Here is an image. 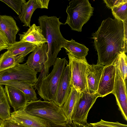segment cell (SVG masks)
I'll return each instance as SVG.
<instances>
[{
	"label": "cell",
	"mask_w": 127,
	"mask_h": 127,
	"mask_svg": "<svg viewBox=\"0 0 127 127\" xmlns=\"http://www.w3.org/2000/svg\"><path fill=\"white\" fill-rule=\"evenodd\" d=\"M68 61L65 58H57L51 72L41 81L38 88L37 93L45 100L53 101L60 80Z\"/></svg>",
	"instance_id": "obj_5"
},
{
	"label": "cell",
	"mask_w": 127,
	"mask_h": 127,
	"mask_svg": "<svg viewBox=\"0 0 127 127\" xmlns=\"http://www.w3.org/2000/svg\"><path fill=\"white\" fill-rule=\"evenodd\" d=\"M10 118L26 127H47L44 120L27 113L23 109L10 113Z\"/></svg>",
	"instance_id": "obj_13"
},
{
	"label": "cell",
	"mask_w": 127,
	"mask_h": 127,
	"mask_svg": "<svg viewBox=\"0 0 127 127\" xmlns=\"http://www.w3.org/2000/svg\"><path fill=\"white\" fill-rule=\"evenodd\" d=\"M3 124L4 127H26L13 121L10 118L4 120Z\"/></svg>",
	"instance_id": "obj_31"
},
{
	"label": "cell",
	"mask_w": 127,
	"mask_h": 127,
	"mask_svg": "<svg viewBox=\"0 0 127 127\" xmlns=\"http://www.w3.org/2000/svg\"><path fill=\"white\" fill-rule=\"evenodd\" d=\"M107 6L111 9L113 7L118 6L127 2V0H103Z\"/></svg>",
	"instance_id": "obj_30"
},
{
	"label": "cell",
	"mask_w": 127,
	"mask_h": 127,
	"mask_svg": "<svg viewBox=\"0 0 127 127\" xmlns=\"http://www.w3.org/2000/svg\"><path fill=\"white\" fill-rule=\"evenodd\" d=\"M5 85L4 89L8 102L14 111L24 108L28 102L24 93L14 87Z\"/></svg>",
	"instance_id": "obj_15"
},
{
	"label": "cell",
	"mask_w": 127,
	"mask_h": 127,
	"mask_svg": "<svg viewBox=\"0 0 127 127\" xmlns=\"http://www.w3.org/2000/svg\"><path fill=\"white\" fill-rule=\"evenodd\" d=\"M47 127H78L77 125L72 122H68L66 123L63 124H58L47 122Z\"/></svg>",
	"instance_id": "obj_32"
},
{
	"label": "cell",
	"mask_w": 127,
	"mask_h": 127,
	"mask_svg": "<svg viewBox=\"0 0 127 127\" xmlns=\"http://www.w3.org/2000/svg\"><path fill=\"white\" fill-rule=\"evenodd\" d=\"M0 27L6 35L10 44L16 42V35L20 29L13 17L0 15Z\"/></svg>",
	"instance_id": "obj_17"
},
{
	"label": "cell",
	"mask_w": 127,
	"mask_h": 127,
	"mask_svg": "<svg viewBox=\"0 0 127 127\" xmlns=\"http://www.w3.org/2000/svg\"><path fill=\"white\" fill-rule=\"evenodd\" d=\"M92 127H127V125L118 122H116L106 121L101 119L98 122L89 123Z\"/></svg>",
	"instance_id": "obj_28"
},
{
	"label": "cell",
	"mask_w": 127,
	"mask_h": 127,
	"mask_svg": "<svg viewBox=\"0 0 127 127\" xmlns=\"http://www.w3.org/2000/svg\"><path fill=\"white\" fill-rule=\"evenodd\" d=\"M100 97L97 93H82L75 111L71 118L72 122L76 124H87L88 114L97 98Z\"/></svg>",
	"instance_id": "obj_8"
},
{
	"label": "cell",
	"mask_w": 127,
	"mask_h": 127,
	"mask_svg": "<svg viewBox=\"0 0 127 127\" xmlns=\"http://www.w3.org/2000/svg\"><path fill=\"white\" fill-rule=\"evenodd\" d=\"M69 59L71 71V84L79 93H89L86 75L88 63L86 58L79 59L69 53L67 54Z\"/></svg>",
	"instance_id": "obj_6"
},
{
	"label": "cell",
	"mask_w": 127,
	"mask_h": 127,
	"mask_svg": "<svg viewBox=\"0 0 127 127\" xmlns=\"http://www.w3.org/2000/svg\"><path fill=\"white\" fill-rule=\"evenodd\" d=\"M3 120L1 119L0 118V127L1 126V125L3 123Z\"/></svg>",
	"instance_id": "obj_34"
},
{
	"label": "cell",
	"mask_w": 127,
	"mask_h": 127,
	"mask_svg": "<svg viewBox=\"0 0 127 127\" xmlns=\"http://www.w3.org/2000/svg\"><path fill=\"white\" fill-rule=\"evenodd\" d=\"M71 71L70 66L67 64L61 76L53 102L59 107H62L71 92Z\"/></svg>",
	"instance_id": "obj_10"
},
{
	"label": "cell",
	"mask_w": 127,
	"mask_h": 127,
	"mask_svg": "<svg viewBox=\"0 0 127 127\" xmlns=\"http://www.w3.org/2000/svg\"><path fill=\"white\" fill-rule=\"evenodd\" d=\"M48 50L47 43L37 46L26 61V63L29 67L37 72H41L47 60Z\"/></svg>",
	"instance_id": "obj_12"
},
{
	"label": "cell",
	"mask_w": 127,
	"mask_h": 127,
	"mask_svg": "<svg viewBox=\"0 0 127 127\" xmlns=\"http://www.w3.org/2000/svg\"><path fill=\"white\" fill-rule=\"evenodd\" d=\"M36 46L35 45L29 42L19 41L11 44L7 49L12 56L25 58L32 52Z\"/></svg>",
	"instance_id": "obj_20"
},
{
	"label": "cell",
	"mask_w": 127,
	"mask_h": 127,
	"mask_svg": "<svg viewBox=\"0 0 127 127\" xmlns=\"http://www.w3.org/2000/svg\"><path fill=\"white\" fill-rule=\"evenodd\" d=\"M104 66L101 64H87L86 75L90 93H97L99 82Z\"/></svg>",
	"instance_id": "obj_14"
},
{
	"label": "cell",
	"mask_w": 127,
	"mask_h": 127,
	"mask_svg": "<svg viewBox=\"0 0 127 127\" xmlns=\"http://www.w3.org/2000/svg\"><path fill=\"white\" fill-rule=\"evenodd\" d=\"M66 52L79 59L86 58L88 54V49L84 45L76 42L73 39L70 40H66L63 48Z\"/></svg>",
	"instance_id": "obj_22"
},
{
	"label": "cell",
	"mask_w": 127,
	"mask_h": 127,
	"mask_svg": "<svg viewBox=\"0 0 127 127\" xmlns=\"http://www.w3.org/2000/svg\"><path fill=\"white\" fill-rule=\"evenodd\" d=\"M59 19L56 16H48L46 15L40 16L38 19L39 26L48 45L47 60L38 78L40 81L49 74L50 67L53 65L58 53L63 48L66 40L60 30L61 25L64 24L61 22Z\"/></svg>",
	"instance_id": "obj_2"
},
{
	"label": "cell",
	"mask_w": 127,
	"mask_h": 127,
	"mask_svg": "<svg viewBox=\"0 0 127 127\" xmlns=\"http://www.w3.org/2000/svg\"><path fill=\"white\" fill-rule=\"evenodd\" d=\"M38 8H43L41 0H29L23 5L18 18L24 24L23 26H31V19L35 10Z\"/></svg>",
	"instance_id": "obj_18"
},
{
	"label": "cell",
	"mask_w": 127,
	"mask_h": 127,
	"mask_svg": "<svg viewBox=\"0 0 127 127\" xmlns=\"http://www.w3.org/2000/svg\"><path fill=\"white\" fill-rule=\"evenodd\" d=\"M116 73L114 63L104 66L99 82L97 93L103 97L112 93L113 90Z\"/></svg>",
	"instance_id": "obj_11"
},
{
	"label": "cell",
	"mask_w": 127,
	"mask_h": 127,
	"mask_svg": "<svg viewBox=\"0 0 127 127\" xmlns=\"http://www.w3.org/2000/svg\"><path fill=\"white\" fill-rule=\"evenodd\" d=\"M0 85H8L20 90L25 95L28 102L38 100L36 94L33 87L23 81H12L4 83Z\"/></svg>",
	"instance_id": "obj_21"
},
{
	"label": "cell",
	"mask_w": 127,
	"mask_h": 127,
	"mask_svg": "<svg viewBox=\"0 0 127 127\" xmlns=\"http://www.w3.org/2000/svg\"><path fill=\"white\" fill-rule=\"evenodd\" d=\"M13 9L18 15L20 13L25 0H0Z\"/></svg>",
	"instance_id": "obj_27"
},
{
	"label": "cell",
	"mask_w": 127,
	"mask_h": 127,
	"mask_svg": "<svg viewBox=\"0 0 127 127\" xmlns=\"http://www.w3.org/2000/svg\"><path fill=\"white\" fill-rule=\"evenodd\" d=\"M82 93L78 92L73 86L70 94L62 108L68 122L71 123L72 116L74 113Z\"/></svg>",
	"instance_id": "obj_19"
},
{
	"label": "cell",
	"mask_w": 127,
	"mask_h": 127,
	"mask_svg": "<svg viewBox=\"0 0 127 127\" xmlns=\"http://www.w3.org/2000/svg\"><path fill=\"white\" fill-rule=\"evenodd\" d=\"M94 10L88 0H72L66 8L67 17L64 24H68L72 30L81 32L83 26L93 15Z\"/></svg>",
	"instance_id": "obj_4"
},
{
	"label": "cell",
	"mask_w": 127,
	"mask_h": 127,
	"mask_svg": "<svg viewBox=\"0 0 127 127\" xmlns=\"http://www.w3.org/2000/svg\"><path fill=\"white\" fill-rule=\"evenodd\" d=\"M37 73L29 68L26 63L18 64L0 72V85L9 81L19 80L33 87L37 79Z\"/></svg>",
	"instance_id": "obj_7"
},
{
	"label": "cell",
	"mask_w": 127,
	"mask_h": 127,
	"mask_svg": "<svg viewBox=\"0 0 127 127\" xmlns=\"http://www.w3.org/2000/svg\"><path fill=\"white\" fill-rule=\"evenodd\" d=\"M78 127H92L89 124V123H87V124L84 125L81 124H76Z\"/></svg>",
	"instance_id": "obj_33"
},
{
	"label": "cell",
	"mask_w": 127,
	"mask_h": 127,
	"mask_svg": "<svg viewBox=\"0 0 127 127\" xmlns=\"http://www.w3.org/2000/svg\"><path fill=\"white\" fill-rule=\"evenodd\" d=\"M0 127H4V126L3 124V123L0 126Z\"/></svg>",
	"instance_id": "obj_35"
},
{
	"label": "cell",
	"mask_w": 127,
	"mask_h": 127,
	"mask_svg": "<svg viewBox=\"0 0 127 127\" xmlns=\"http://www.w3.org/2000/svg\"><path fill=\"white\" fill-rule=\"evenodd\" d=\"M10 107L4 88L0 85V118L3 120L9 119Z\"/></svg>",
	"instance_id": "obj_24"
},
{
	"label": "cell",
	"mask_w": 127,
	"mask_h": 127,
	"mask_svg": "<svg viewBox=\"0 0 127 127\" xmlns=\"http://www.w3.org/2000/svg\"><path fill=\"white\" fill-rule=\"evenodd\" d=\"M117 61L121 74L124 81L126 83L127 73V57L124 52L119 55Z\"/></svg>",
	"instance_id": "obj_26"
},
{
	"label": "cell",
	"mask_w": 127,
	"mask_h": 127,
	"mask_svg": "<svg viewBox=\"0 0 127 127\" xmlns=\"http://www.w3.org/2000/svg\"><path fill=\"white\" fill-rule=\"evenodd\" d=\"M117 59L114 63L116 68V73L113 90L112 93L115 96L119 109L124 119L127 121V96L126 83L122 77Z\"/></svg>",
	"instance_id": "obj_9"
},
{
	"label": "cell",
	"mask_w": 127,
	"mask_h": 127,
	"mask_svg": "<svg viewBox=\"0 0 127 127\" xmlns=\"http://www.w3.org/2000/svg\"><path fill=\"white\" fill-rule=\"evenodd\" d=\"M98 55L97 64H112L120 54L127 52V22L109 17L92 34Z\"/></svg>",
	"instance_id": "obj_1"
},
{
	"label": "cell",
	"mask_w": 127,
	"mask_h": 127,
	"mask_svg": "<svg viewBox=\"0 0 127 127\" xmlns=\"http://www.w3.org/2000/svg\"><path fill=\"white\" fill-rule=\"evenodd\" d=\"M114 17L123 22H127V2L111 9Z\"/></svg>",
	"instance_id": "obj_25"
},
{
	"label": "cell",
	"mask_w": 127,
	"mask_h": 127,
	"mask_svg": "<svg viewBox=\"0 0 127 127\" xmlns=\"http://www.w3.org/2000/svg\"><path fill=\"white\" fill-rule=\"evenodd\" d=\"M23 109L27 113L41 119L47 123L63 124L68 122L62 108L53 101H42L39 99L28 102Z\"/></svg>",
	"instance_id": "obj_3"
},
{
	"label": "cell",
	"mask_w": 127,
	"mask_h": 127,
	"mask_svg": "<svg viewBox=\"0 0 127 127\" xmlns=\"http://www.w3.org/2000/svg\"><path fill=\"white\" fill-rule=\"evenodd\" d=\"M10 45L6 35L0 27V52L7 49Z\"/></svg>",
	"instance_id": "obj_29"
},
{
	"label": "cell",
	"mask_w": 127,
	"mask_h": 127,
	"mask_svg": "<svg viewBox=\"0 0 127 127\" xmlns=\"http://www.w3.org/2000/svg\"><path fill=\"white\" fill-rule=\"evenodd\" d=\"M24 58L11 55L7 51L0 56V72L22 63Z\"/></svg>",
	"instance_id": "obj_23"
},
{
	"label": "cell",
	"mask_w": 127,
	"mask_h": 127,
	"mask_svg": "<svg viewBox=\"0 0 127 127\" xmlns=\"http://www.w3.org/2000/svg\"><path fill=\"white\" fill-rule=\"evenodd\" d=\"M20 41L29 42L36 46L47 43V41L42 34L39 26L33 24L28 30L22 34H19Z\"/></svg>",
	"instance_id": "obj_16"
}]
</instances>
